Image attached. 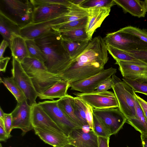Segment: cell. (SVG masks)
<instances>
[{"instance_id":"2","label":"cell","mask_w":147,"mask_h":147,"mask_svg":"<svg viewBox=\"0 0 147 147\" xmlns=\"http://www.w3.org/2000/svg\"><path fill=\"white\" fill-rule=\"evenodd\" d=\"M34 40L45 56L44 63L48 70L59 76L73 60L60 32L49 33Z\"/></svg>"},{"instance_id":"48","label":"cell","mask_w":147,"mask_h":147,"mask_svg":"<svg viewBox=\"0 0 147 147\" xmlns=\"http://www.w3.org/2000/svg\"><path fill=\"white\" fill-rule=\"evenodd\" d=\"M5 113L0 107V119L2 120L3 121L4 119Z\"/></svg>"},{"instance_id":"41","label":"cell","mask_w":147,"mask_h":147,"mask_svg":"<svg viewBox=\"0 0 147 147\" xmlns=\"http://www.w3.org/2000/svg\"><path fill=\"white\" fill-rule=\"evenodd\" d=\"M86 113V119L88 126L91 130H93V108L87 104Z\"/></svg>"},{"instance_id":"42","label":"cell","mask_w":147,"mask_h":147,"mask_svg":"<svg viewBox=\"0 0 147 147\" xmlns=\"http://www.w3.org/2000/svg\"><path fill=\"white\" fill-rule=\"evenodd\" d=\"M135 97L145 117L147 120V102L136 94Z\"/></svg>"},{"instance_id":"27","label":"cell","mask_w":147,"mask_h":147,"mask_svg":"<svg viewBox=\"0 0 147 147\" xmlns=\"http://www.w3.org/2000/svg\"><path fill=\"white\" fill-rule=\"evenodd\" d=\"M59 32L63 40L74 41L91 40L86 33L85 28Z\"/></svg>"},{"instance_id":"21","label":"cell","mask_w":147,"mask_h":147,"mask_svg":"<svg viewBox=\"0 0 147 147\" xmlns=\"http://www.w3.org/2000/svg\"><path fill=\"white\" fill-rule=\"evenodd\" d=\"M71 84L63 80L58 82L45 90L38 94L40 99L54 100L55 98L60 99L68 94L67 91Z\"/></svg>"},{"instance_id":"1","label":"cell","mask_w":147,"mask_h":147,"mask_svg":"<svg viewBox=\"0 0 147 147\" xmlns=\"http://www.w3.org/2000/svg\"><path fill=\"white\" fill-rule=\"evenodd\" d=\"M108 52L104 38L95 37L59 76L71 84L98 74L104 69L108 60Z\"/></svg>"},{"instance_id":"22","label":"cell","mask_w":147,"mask_h":147,"mask_svg":"<svg viewBox=\"0 0 147 147\" xmlns=\"http://www.w3.org/2000/svg\"><path fill=\"white\" fill-rule=\"evenodd\" d=\"M9 46L13 57L21 63L29 54L25 39L20 35H14L11 38Z\"/></svg>"},{"instance_id":"11","label":"cell","mask_w":147,"mask_h":147,"mask_svg":"<svg viewBox=\"0 0 147 147\" xmlns=\"http://www.w3.org/2000/svg\"><path fill=\"white\" fill-rule=\"evenodd\" d=\"M12 77L24 93L30 105L36 104L38 93L30 77L25 71L20 62L13 57Z\"/></svg>"},{"instance_id":"25","label":"cell","mask_w":147,"mask_h":147,"mask_svg":"<svg viewBox=\"0 0 147 147\" xmlns=\"http://www.w3.org/2000/svg\"><path fill=\"white\" fill-rule=\"evenodd\" d=\"M136 118H127L126 123L131 125L141 134H147V120L136 99Z\"/></svg>"},{"instance_id":"34","label":"cell","mask_w":147,"mask_h":147,"mask_svg":"<svg viewBox=\"0 0 147 147\" xmlns=\"http://www.w3.org/2000/svg\"><path fill=\"white\" fill-rule=\"evenodd\" d=\"M88 21V16L65 24L59 29V32L85 28Z\"/></svg>"},{"instance_id":"14","label":"cell","mask_w":147,"mask_h":147,"mask_svg":"<svg viewBox=\"0 0 147 147\" xmlns=\"http://www.w3.org/2000/svg\"><path fill=\"white\" fill-rule=\"evenodd\" d=\"M31 106V120L34 128L65 135L57 124L37 103L34 104Z\"/></svg>"},{"instance_id":"29","label":"cell","mask_w":147,"mask_h":147,"mask_svg":"<svg viewBox=\"0 0 147 147\" xmlns=\"http://www.w3.org/2000/svg\"><path fill=\"white\" fill-rule=\"evenodd\" d=\"M72 103L77 117L83 124L84 127L88 126L86 117V103L77 96L74 97Z\"/></svg>"},{"instance_id":"18","label":"cell","mask_w":147,"mask_h":147,"mask_svg":"<svg viewBox=\"0 0 147 147\" xmlns=\"http://www.w3.org/2000/svg\"><path fill=\"white\" fill-rule=\"evenodd\" d=\"M115 64L119 65L123 78L133 80L147 76V65L117 60H115Z\"/></svg>"},{"instance_id":"17","label":"cell","mask_w":147,"mask_h":147,"mask_svg":"<svg viewBox=\"0 0 147 147\" xmlns=\"http://www.w3.org/2000/svg\"><path fill=\"white\" fill-rule=\"evenodd\" d=\"M111 8L95 7L91 8L85 27L86 34L91 40L96 29L100 27L102 22L109 15Z\"/></svg>"},{"instance_id":"51","label":"cell","mask_w":147,"mask_h":147,"mask_svg":"<svg viewBox=\"0 0 147 147\" xmlns=\"http://www.w3.org/2000/svg\"><path fill=\"white\" fill-rule=\"evenodd\" d=\"M0 147H2V146L1 143L0 144Z\"/></svg>"},{"instance_id":"5","label":"cell","mask_w":147,"mask_h":147,"mask_svg":"<svg viewBox=\"0 0 147 147\" xmlns=\"http://www.w3.org/2000/svg\"><path fill=\"white\" fill-rule=\"evenodd\" d=\"M111 78L113 81L112 89L118 103V108L127 119L136 118V92L127 83L115 74Z\"/></svg>"},{"instance_id":"46","label":"cell","mask_w":147,"mask_h":147,"mask_svg":"<svg viewBox=\"0 0 147 147\" xmlns=\"http://www.w3.org/2000/svg\"><path fill=\"white\" fill-rule=\"evenodd\" d=\"M10 137L7 134L4 128L0 126V141H5Z\"/></svg>"},{"instance_id":"37","label":"cell","mask_w":147,"mask_h":147,"mask_svg":"<svg viewBox=\"0 0 147 147\" xmlns=\"http://www.w3.org/2000/svg\"><path fill=\"white\" fill-rule=\"evenodd\" d=\"M34 7L49 5H61L70 6L72 4L70 0H30Z\"/></svg>"},{"instance_id":"39","label":"cell","mask_w":147,"mask_h":147,"mask_svg":"<svg viewBox=\"0 0 147 147\" xmlns=\"http://www.w3.org/2000/svg\"><path fill=\"white\" fill-rule=\"evenodd\" d=\"M113 81L112 78L110 77L102 82L96 88L95 90L98 92H103L112 88Z\"/></svg>"},{"instance_id":"3","label":"cell","mask_w":147,"mask_h":147,"mask_svg":"<svg viewBox=\"0 0 147 147\" xmlns=\"http://www.w3.org/2000/svg\"><path fill=\"white\" fill-rule=\"evenodd\" d=\"M21 63L31 78L38 94L63 80L58 76L49 72L44 63L38 59L28 57Z\"/></svg>"},{"instance_id":"49","label":"cell","mask_w":147,"mask_h":147,"mask_svg":"<svg viewBox=\"0 0 147 147\" xmlns=\"http://www.w3.org/2000/svg\"><path fill=\"white\" fill-rule=\"evenodd\" d=\"M63 147H76V146L70 144H68Z\"/></svg>"},{"instance_id":"20","label":"cell","mask_w":147,"mask_h":147,"mask_svg":"<svg viewBox=\"0 0 147 147\" xmlns=\"http://www.w3.org/2000/svg\"><path fill=\"white\" fill-rule=\"evenodd\" d=\"M123 11L138 18L145 17L147 10L144 1L139 0H114Z\"/></svg>"},{"instance_id":"7","label":"cell","mask_w":147,"mask_h":147,"mask_svg":"<svg viewBox=\"0 0 147 147\" xmlns=\"http://www.w3.org/2000/svg\"><path fill=\"white\" fill-rule=\"evenodd\" d=\"M62 131L68 137L74 129L82 128L77 125L61 109L57 103V100H45L37 103Z\"/></svg>"},{"instance_id":"30","label":"cell","mask_w":147,"mask_h":147,"mask_svg":"<svg viewBox=\"0 0 147 147\" xmlns=\"http://www.w3.org/2000/svg\"><path fill=\"white\" fill-rule=\"evenodd\" d=\"M63 40L67 50L73 59L84 51L90 41H74L65 40Z\"/></svg>"},{"instance_id":"24","label":"cell","mask_w":147,"mask_h":147,"mask_svg":"<svg viewBox=\"0 0 147 147\" xmlns=\"http://www.w3.org/2000/svg\"><path fill=\"white\" fill-rule=\"evenodd\" d=\"M74 97L67 94L64 97L57 100L59 107L74 122L80 127L83 128V124L76 116L72 105Z\"/></svg>"},{"instance_id":"23","label":"cell","mask_w":147,"mask_h":147,"mask_svg":"<svg viewBox=\"0 0 147 147\" xmlns=\"http://www.w3.org/2000/svg\"><path fill=\"white\" fill-rule=\"evenodd\" d=\"M20 29L17 24L0 12V33L9 44L13 35H20Z\"/></svg>"},{"instance_id":"38","label":"cell","mask_w":147,"mask_h":147,"mask_svg":"<svg viewBox=\"0 0 147 147\" xmlns=\"http://www.w3.org/2000/svg\"><path fill=\"white\" fill-rule=\"evenodd\" d=\"M125 51L147 65V49L138 51Z\"/></svg>"},{"instance_id":"6","label":"cell","mask_w":147,"mask_h":147,"mask_svg":"<svg viewBox=\"0 0 147 147\" xmlns=\"http://www.w3.org/2000/svg\"><path fill=\"white\" fill-rule=\"evenodd\" d=\"M107 45L126 51L147 49V43L120 29L107 34L103 38Z\"/></svg>"},{"instance_id":"44","label":"cell","mask_w":147,"mask_h":147,"mask_svg":"<svg viewBox=\"0 0 147 147\" xmlns=\"http://www.w3.org/2000/svg\"><path fill=\"white\" fill-rule=\"evenodd\" d=\"M10 58L9 57H3L0 59V71L3 72L5 71L7 65Z\"/></svg>"},{"instance_id":"33","label":"cell","mask_w":147,"mask_h":147,"mask_svg":"<svg viewBox=\"0 0 147 147\" xmlns=\"http://www.w3.org/2000/svg\"><path fill=\"white\" fill-rule=\"evenodd\" d=\"M114 0H84L79 5L83 8L110 7L116 5Z\"/></svg>"},{"instance_id":"43","label":"cell","mask_w":147,"mask_h":147,"mask_svg":"<svg viewBox=\"0 0 147 147\" xmlns=\"http://www.w3.org/2000/svg\"><path fill=\"white\" fill-rule=\"evenodd\" d=\"M110 138L98 137V147H109Z\"/></svg>"},{"instance_id":"12","label":"cell","mask_w":147,"mask_h":147,"mask_svg":"<svg viewBox=\"0 0 147 147\" xmlns=\"http://www.w3.org/2000/svg\"><path fill=\"white\" fill-rule=\"evenodd\" d=\"M11 113L12 129H20L22 131V135L24 136L33 129L31 120V106L28 104L27 100L21 103H17Z\"/></svg>"},{"instance_id":"15","label":"cell","mask_w":147,"mask_h":147,"mask_svg":"<svg viewBox=\"0 0 147 147\" xmlns=\"http://www.w3.org/2000/svg\"><path fill=\"white\" fill-rule=\"evenodd\" d=\"M71 6L49 5L34 7L32 23L40 22L59 17L67 12Z\"/></svg>"},{"instance_id":"47","label":"cell","mask_w":147,"mask_h":147,"mask_svg":"<svg viewBox=\"0 0 147 147\" xmlns=\"http://www.w3.org/2000/svg\"><path fill=\"white\" fill-rule=\"evenodd\" d=\"M140 136L142 147H147V134H141Z\"/></svg>"},{"instance_id":"8","label":"cell","mask_w":147,"mask_h":147,"mask_svg":"<svg viewBox=\"0 0 147 147\" xmlns=\"http://www.w3.org/2000/svg\"><path fill=\"white\" fill-rule=\"evenodd\" d=\"M64 24L61 16L44 22L32 23L20 29V35L25 39H35L45 35L59 31V28Z\"/></svg>"},{"instance_id":"16","label":"cell","mask_w":147,"mask_h":147,"mask_svg":"<svg viewBox=\"0 0 147 147\" xmlns=\"http://www.w3.org/2000/svg\"><path fill=\"white\" fill-rule=\"evenodd\" d=\"M69 144L76 147H98V136L91 130L83 128L73 130L68 136Z\"/></svg>"},{"instance_id":"35","label":"cell","mask_w":147,"mask_h":147,"mask_svg":"<svg viewBox=\"0 0 147 147\" xmlns=\"http://www.w3.org/2000/svg\"><path fill=\"white\" fill-rule=\"evenodd\" d=\"M93 130L98 136L110 138L111 135L107 129L93 113Z\"/></svg>"},{"instance_id":"26","label":"cell","mask_w":147,"mask_h":147,"mask_svg":"<svg viewBox=\"0 0 147 147\" xmlns=\"http://www.w3.org/2000/svg\"><path fill=\"white\" fill-rule=\"evenodd\" d=\"M0 82L12 94L17 103H21L27 100L22 90L12 77L3 78V79L1 78Z\"/></svg>"},{"instance_id":"31","label":"cell","mask_w":147,"mask_h":147,"mask_svg":"<svg viewBox=\"0 0 147 147\" xmlns=\"http://www.w3.org/2000/svg\"><path fill=\"white\" fill-rule=\"evenodd\" d=\"M25 39L29 57L38 59L44 63L46 61L45 56L34 39Z\"/></svg>"},{"instance_id":"9","label":"cell","mask_w":147,"mask_h":147,"mask_svg":"<svg viewBox=\"0 0 147 147\" xmlns=\"http://www.w3.org/2000/svg\"><path fill=\"white\" fill-rule=\"evenodd\" d=\"M74 94L93 109L116 108L119 106L115 95L112 92H100L95 90L88 93L75 92Z\"/></svg>"},{"instance_id":"19","label":"cell","mask_w":147,"mask_h":147,"mask_svg":"<svg viewBox=\"0 0 147 147\" xmlns=\"http://www.w3.org/2000/svg\"><path fill=\"white\" fill-rule=\"evenodd\" d=\"M33 129L35 134L45 143L53 147H63L69 143L68 137L64 134L36 127Z\"/></svg>"},{"instance_id":"13","label":"cell","mask_w":147,"mask_h":147,"mask_svg":"<svg viewBox=\"0 0 147 147\" xmlns=\"http://www.w3.org/2000/svg\"><path fill=\"white\" fill-rule=\"evenodd\" d=\"M116 72L117 69L112 67L104 69L94 75L71 83V90L82 93L92 92L102 82L111 77Z\"/></svg>"},{"instance_id":"10","label":"cell","mask_w":147,"mask_h":147,"mask_svg":"<svg viewBox=\"0 0 147 147\" xmlns=\"http://www.w3.org/2000/svg\"><path fill=\"white\" fill-rule=\"evenodd\" d=\"M93 113L111 135L117 134L126 123L127 119L118 108H93Z\"/></svg>"},{"instance_id":"36","label":"cell","mask_w":147,"mask_h":147,"mask_svg":"<svg viewBox=\"0 0 147 147\" xmlns=\"http://www.w3.org/2000/svg\"><path fill=\"white\" fill-rule=\"evenodd\" d=\"M121 31L134 35L147 43V31L136 27L129 26L120 29Z\"/></svg>"},{"instance_id":"32","label":"cell","mask_w":147,"mask_h":147,"mask_svg":"<svg viewBox=\"0 0 147 147\" xmlns=\"http://www.w3.org/2000/svg\"><path fill=\"white\" fill-rule=\"evenodd\" d=\"M123 81L127 83L134 92L144 94L147 96V76L131 80L123 78Z\"/></svg>"},{"instance_id":"4","label":"cell","mask_w":147,"mask_h":147,"mask_svg":"<svg viewBox=\"0 0 147 147\" xmlns=\"http://www.w3.org/2000/svg\"><path fill=\"white\" fill-rule=\"evenodd\" d=\"M34 8L30 0H0V12L20 28L32 23Z\"/></svg>"},{"instance_id":"45","label":"cell","mask_w":147,"mask_h":147,"mask_svg":"<svg viewBox=\"0 0 147 147\" xmlns=\"http://www.w3.org/2000/svg\"><path fill=\"white\" fill-rule=\"evenodd\" d=\"M9 46V42L6 40L3 39L2 41L0 46V59H2L3 54L6 48Z\"/></svg>"},{"instance_id":"28","label":"cell","mask_w":147,"mask_h":147,"mask_svg":"<svg viewBox=\"0 0 147 147\" xmlns=\"http://www.w3.org/2000/svg\"><path fill=\"white\" fill-rule=\"evenodd\" d=\"M109 53L114 59L127 61L138 65H147L144 63L128 54L125 51L107 45Z\"/></svg>"},{"instance_id":"50","label":"cell","mask_w":147,"mask_h":147,"mask_svg":"<svg viewBox=\"0 0 147 147\" xmlns=\"http://www.w3.org/2000/svg\"><path fill=\"white\" fill-rule=\"evenodd\" d=\"M144 2L145 7L147 10V0L144 1Z\"/></svg>"},{"instance_id":"40","label":"cell","mask_w":147,"mask_h":147,"mask_svg":"<svg viewBox=\"0 0 147 147\" xmlns=\"http://www.w3.org/2000/svg\"><path fill=\"white\" fill-rule=\"evenodd\" d=\"M4 129L7 134L11 137V132L12 130V118L11 113H5L4 119L3 121Z\"/></svg>"}]
</instances>
